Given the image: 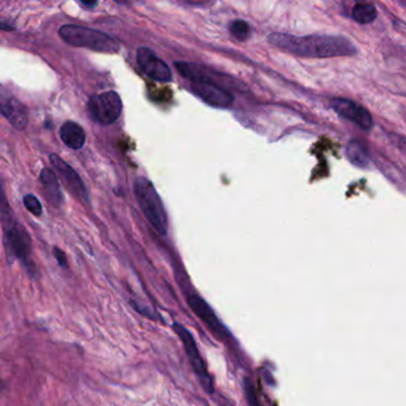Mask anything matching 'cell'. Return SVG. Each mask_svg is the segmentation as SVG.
I'll list each match as a JSON object with an SVG mask.
<instances>
[{
    "instance_id": "obj_8",
    "label": "cell",
    "mask_w": 406,
    "mask_h": 406,
    "mask_svg": "<svg viewBox=\"0 0 406 406\" xmlns=\"http://www.w3.org/2000/svg\"><path fill=\"white\" fill-rule=\"evenodd\" d=\"M136 60L142 72L146 74L147 77L153 79L154 82H171V69L149 48H138Z\"/></svg>"
},
{
    "instance_id": "obj_10",
    "label": "cell",
    "mask_w": 406,
    "mask_h": 406,
    "mask_svg": "<svg viewBox=\"0 0 406 406\" xmlns=\"http://www.w3.org/2000/svg\"><path fill=\"white\" fill-rule=\"evenodd\" d=\"M330 107L333 111L346 120L354 122L360 128L368 130L373 127L372 115L359 104L351 102L349 99L333 98L330 100Z\"/></svg>"
},
{
    "instance_id": "obj_4",
    "label": "cell",
    "mask_w": 406,
    "mask_h": 406,
    "mask_svg": "<svg viewBox=\"0 0 406 406\" xmlns=\"http://www.w3.org/2000/svg\"><path fill=\"white\" fill-rule=\"evenodd\" d=\"M133 192L150 224L160 235H166L168 229L167 214L154 185L145 176H140L133 183Z\"/></svg>"
},
{
    "instance_id": "obj_7",
    "label": "cell",
    "mask_w": 406,
    "mask_h": 406,
    "mask_svg": "<svg viewBox=\"0 0 406 406\" xmlns=\"http://www.w3.org/2000/svg\"><path fill=\"white\" fill-rule=\"evenodd\" d=\"M173 329L176 331L179 338H181V342L184 343L185 351L188 355V359L191 361L194 371L197 373L199 379H201L203 385L205 386V389H212V381L210 379L209 373L206 369L204 360L201 358V351L198 349L197 343L193 338L192 333H190L185 326L179 324V323H174L173 324Z\"/></svg>"
},
{
    "instance_id": "obj_14",
    "label": "cell",
    "mask_w": 406,
    "mask_h": 406,
    "mask_svg": "<svg viewBox=\"0 0 406 406\" xmlns=\"http://www.w3.org/2000/svg\"><path fill=\"white\" fill-rule=\"evenodd\" d=\"M39 183L42 185L43 193L48 201H50L53 206L60 207L64 203V196L61 192L60 184L55 173L49 168H43L39 174Z\"/></svg>"
},
{
    "instance_id": "obj_21",
    "label": "cell",
    "mask_w": 406,
    "mask_h": 406,
    "mask_svg": "<svg viewBox=\"0 0 406 406\" xmlns=\"http://www.w3.org/2000/svg\"><path fill=\"white\" fill-rule=\"evenodd\" d=\"M0 30L11 31L13 30V26L5 24V23H0Z\"/></svg>"
},
{
    "instance_id": "obj_5",
    "label": "cell",
    "mask_w": 406,
    "mask_h": 406,
    "mask_svg": "<svg viewBox=\"0 0 406 406\" xmlns=\"http://www.w3.org/2000/svg\"><path fill=\"white\" fill-rule=\"evenodd\" d=\"M176 71L179 72L183 77H186L191 82H201V84H210V85L217 86L223 90H235L243 91V84L237 80L236 77H230L227 74L219 72L217 69L205 67L201 64H194V62H176Z\"/></svg>"
},
{
    "instance_id": "obj_20",
    "label": "cell",
    "mask_w": 406,
    "mask_h": 406,
    "mask_svg": "<svg viewBox=\"0 0 406 406\" xmlns=\"http://www.w3.org/2000/svg\"><path fill=\"white\" fill-rule=\"evenodd\" d=\"M53 252H54V257H55L56 261L59 262V265L61 267H64V268H67L68 264H67V257H66L64 250H61V249L56 248L55 247Z\"/></svg>"
},
{
    "instance_id": "obj_3",
    "label": "cell",
    "mask_w": 406,
    "mask_h": 406,
    "mask_svg": "<svg viewBox=\"0 0 406 406\" xmlns=\"http://www.w3.org/2000/svg\"><path fill=\"white\" fill-rule=\"evenodd\" d=\"M64 42L73 47L87 48L93 52L116 54L120 52V42L103 31L77 24H66L59 30Z\"/></svg>"
},
{
    "instance_id": "obj_6",
    "label": "cell",
    "mask_w": 406,
    "mask_h": 406,
    "mask_svg": "<svg viewBox=\"0 0 406 406\" xmlns=\"http://www.w3.org/2000/svg\"><path fill=\"white\" fill-rule=\"evenodd\" d=\"M87 109L90 112L91 118L102 125H110L118 120L122 111L123 103L120 94L115 91H107L103 93L93 95L89 100Z\"/></svg>"
},
{
    "instance_id": "obj_11",
    "label": "cell",
    "mask_w": 406,
    "mask_h": 406,
    "mask_svg": "<svg viewBox=\"0 0 406 406\" xmlns=\"http://www.w3.org/2000/svg\"><path fill=\"white\" fill-rule=\"evenodd\" d=\"M49 160H50L53 166L55 167L56 171L59 172V174L64 180V184L69 188V191L73 194L74 197L79 198V199H82L85 203H89L90 201L89 193H87L85 185L82 183V178L79 176L77 172L74 171L68 163H64L59 155L50 154L49 155Z\"/></svg>"
},
{
    "instance_id": "obj_16",
    "label": "cell",
    "mask_w": 406,
    "mask_h": 406,
    "mask_svg": "<svg viewBox=\"0 0 406 406\" xmlns=\"http://www.w3.org/2000/svg\"><path fill=\"white\" fill-rule=\"evenodd\" d=\"M347 158L353 165L358 167H367L369 163V154L367 147L362 142L353 140L347 147Z\"/></svg>"
},
{
    "instance_id": "obj_17",
    "label": "cell",
    "mask_w": 406,
    "mask_h": 406,
    "mask_svg": "<svg viewBox=\"0 0 406 406\" xmlns=\"http://www.w3.org/2000/svg\"><path fill=\"white\" fill-rule=\"evenodd\" d=\"M353 17L355 21L360 23V24H368L372 23L378 16V11L376 8L373 4H368V3H361V4H356L353 9Z\"/></svg>"
},
{
    "instance_id": "obj_12",
    "label": "cell",
    "mask_w": 406,
    "mask_h": 406,
    "mask_svg": "<svg viewBox=\"0 0 406 406\" xmlns=\"http://www.w3.org/2000/svg\"><path fill=\"white\" fill-rule=\"evenodd\" d=\"M190 90L211 107H228L234 102V97L231 95L230 92L210 84L191 82Z\"/></svg>"
},
{
    "instance_id": "obj_23",
    "label": "cell",
    "mask_w": 406,
    "mask_h": 406,
    "mask_svg": "<svg viewBox=\"0 0 406 406\" xmlns=\"http://www.w3.org/2000/svg\"><path fill=\"white\" fill-rule=\"evenodd\" d=\"M5 385H4V382H3V381L0 380V391H1V389H4Z\"/></svg>"
},
{
    "instance_id": "obj_22",
    "label": "cell",
    "mask_w": 406,
    "mask_h": 406,
    "mask_svg": "<svg viewBox=\"0 0 406 406\" xmlns=\"http://www.w3.org/2000/svg\"><path fill=\"white\" fill-rule=\"evenodd\" d=\"M82 4L85 5V6H91V8H93V6H95V5H97V3H95V1H93V3H87V1H82Z\"/></svg>"
},
{
    "instance_id": "obj_2",
    "label": "cell",
    "mask_w": 406,
    "mask_h": 406,
    "mask_svg": "<svg viewBox=\"0 0 406 406\" xmlns=\"http://www.w3.org/2000/svg\"><path fill=\"white\" fill-rule=\"evenodd\" d=\"M0 216L1 225L4 231V246L9 261H21L29 272H34L35 265L31 259V240L28 231L15 217L10 207L8 199L5 197L4 190L0 187Z\"/></svg>"
},
{
    "instance_id": "obj_15",
    "label": "cell",
    "mask_w": 406,
    "mask_h": 406,
    "mask_svg": "<svg viewBox=\"0 0 406 406\" xmlns=\"http://www.w3.org/2000/svg\"><path fill=\"white\" fill-rule=\"evenodd\" d=\"M60 137L66 146L71 149L77 150L84 147L86 142L85 130L82 125L68 120L60 128Z\"/></svg>"
},
{
    "instance_id": "obj_9",
    "label": "cell",
    "mask_w": 406,
    "mask_h": 406,
    "mask_svg": "<svg viewBox=\"0 0 406 406\" xmlns=\"http://www.w3.org/2000/svg\"><path fill=\"white\" fill-rule=\"evenodd\" d=\"M0 113L9 120L13 128L24 130L29 123L28 110L4 86L0 85Z\"/></svg>"
},
{
    "instance_id": "obj_13",
    "label": "cell",
    "mask_w": 406,
    "mask_h": 406,
    "mask_svg": "<svg viewBox=\"0 0 406 406\" xmlns=\"http://www.w3.org/2000/svg\"><path fill=\"white\" fill-rule=\"evenodd\" d=\"M188 304L193 310V313H196L201 321L204 322L207 326H209L211 331H214V335H217L219 338H224L228 335V331L224 325L219 322V318L214 313V310L210 308V305L204 302L203 298L199 295H190L188 297Z\"/></svg>"
},
{
    "instance_id": "obj_19",
    "label": "cell",
    "mask_w": 406,
    "mask_h": 406,
    "mask_svg": "<svg viewBox=\"0 0 406 406\" xmlns=\"http://www.w3.org/2000/svg\"><path fill=\"white\" fill-rule=\"evenodd\" d=\"M23 203H24L26 210L36 217L42 214V204L39 203V199L34 194H26L23 199Z\"/></svg>"
},
{
    "instance_id": "obj_1",
    "label": "cell",
    "mask_w": 406,
    "mask_h": 406,
    "mask_svg": "<svg viewBox=\"0 0 406 406\" xmlns=\"http://www.w3.org/2000/svg\"><path fill=\"white\" fill-rule=\"evenodd\" d=\"M268 42L288 54L313 59L349 56L356 53V48L349 39L333 35H311L298 37L295 35L275 33L268 36Z\"/></svg>"
},
{
    "instance_id": "obj_18",
    "label": "cell",
    "mask_w": 406,
    "mask_h": 406,
    "mask_svg": "<svg viewBox=\"0 0 406 406\" xmlns=\"http://www.w3.org/2000/svg\"><path fill=\"white\" fill-rule=\"evenodd\" d=\"M229 30L234 37L240 39V41H244L250 36L252 28L247 21H242V19H235L229 24Z\"/></svg>"
}]
</instances>
